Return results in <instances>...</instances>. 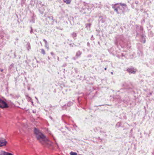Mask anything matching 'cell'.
I'll return each mask as SVG.
<instances>
[{"label":"cell","instance_id":"6da1fadb","mask_svg":"<svg viewBox=\"0 0 154 155\" xmlns=\"http://www.w3.org/2000/svg\"><path fill=\"white\" fill-rule=\"evenodd\" d=\"M7 142L5 139L2 138H0V147L4 146L6 145Z\"/></svg>","mask_w":154,"mask_h":155},{"label":"cell","instance_id":"7a4b0ae2","mask_svg":"<svg viewBox=\"0 0 154 155\" xmlns=\"http://www.w3.org/2000/svg\"><path fill=\"white\" fill-rule=\"evenodd\" d=\"M0 107H7V105L2 100H0Z\"/></svg>","mask_w":154,"mask_h":155},{"label":"cell","instance_id":"3957f363","mask_svg":"<svg viewBox=\"0 0 154 155\" xmlns=\"http://www.w3.org/2000/svg\"><path fill=\"white\" fill-rule=\"evenodd\" d=\"M0 155H14L12 154L11 153H7L5 152H2L0 153Z\"/></svg>","mask_w":154,"mask_h":155}]
</instances>
